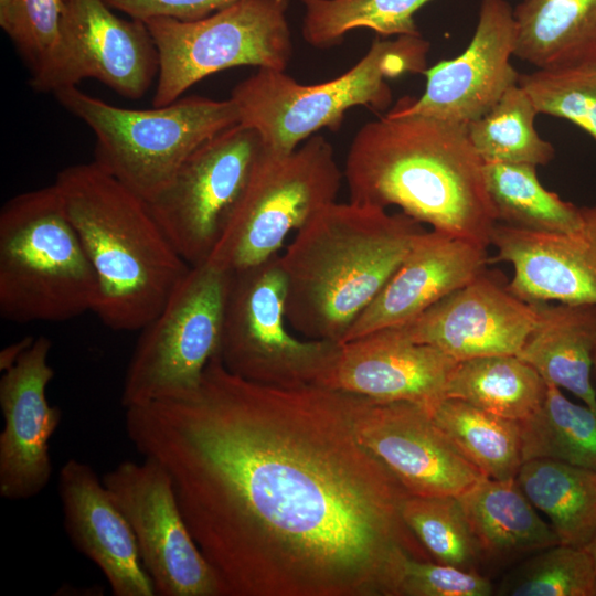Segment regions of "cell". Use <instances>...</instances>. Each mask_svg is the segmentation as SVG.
I'll list each match as a JSON object with an SVG mask.
<instances>
[{
    "instance_id": "cell-1",
    "label": "cell",
    "mask_w": 596,
    "mask_h": 596,
    "mask_svg": "<svg viewBox=\"0 0 596 596\" xmlns=\"http://www.w3.org/2000/svg\"><path fill=\"white\" fill-rule=\"evenodd\" d=\"M358 400L251 382L216 354L193 392L125 408L227 596H397L405 562L433 560L356 436Z\"/></svg>"
},
{
    "instance_id": "cell-2",
    "label": "cell",
    "mask_w": 596,
    "mask_h": 596,
    "mask_svg": "<svg viewBox=\"0 0 596 596\" xmlns=\"http://www.w3.org/2000/svg\"><path fill=\"white\" fill-rule=\"evenodd\" d=\"M343 178L350 202L395 205L434 231L490 245L498 216L466 125L387 111L356 131Z\"/></svg>"
},
{
    "instance_id": "cell-3",
    "label": "cell",
    "mask_w": 596,
    "mask_h": 596,
    "mask_svg": "<svg viewBox=\"0 0 596 596\" xmlns=\"http://www.w3.org/2000/svg\"><path fill=\"white\" fill-rule=\"evenodd\" d=\"M425 231L403 212L326 206L279 255L287 323L308 339L342 343Z\"/></svg>"
},
{
    "instance_id": "cell-4",
    "label": "cell",
    "mask_w": 596,
    "mask_h": 596,
    "mask_svg": "<svg viewBox=\"0 0 596 596\" xmlns=\"http://www.w3.org/2000/svg\"><path fill=\"white\" fill-rule=\"evenodd\" d=\"M54 184L96 274L94 312L113 330L142 329L191 266L149 203L96 162L66 167Z\"/></svg>"
},
{
    "instance_id": "cell-5",
    "label": "cell",
    "mask_w": 596,
    "mask_h": 596,
    "mask_svg": "<svg viewBox=\"0 0 596 596\" xmlns=\"http://www.w3.org/2000/svg\"><path fill=\"white\" fill-rule=\"evenodd\" d=\"M98 285L53 183L20 193L0 212V315L17 323L94 311Z\"/></svg>"
},
{
    "instance_id": "cell-6",
    "label": "cell",
    "mask_w": 596,
    "mask_h": 596,
    "mask_svg": "<svg viewBox=\"0 0 596 596\" xmlns=\"http://www.w3.org/2000/svg\"><path fill=\"white\" fill-rule=\"evenodd\" d=\"M429 43L422 35L375 38L345 73L320 84H302L285 71L258 68L231 93L240 124L255 129L267 150L288 153L322 128L338 130L355 106L382 110L392 100L387 79L424 74Z\"/></svg>"
},
{
    "instance_id": "cell-7",
    "label": "cell",
    "mask_w": 596,
    "mask_h": 596,
    "mask_svg": "<svg viewBox=\"0 0 596 596\" xmlns=\"http://www.w3.org/2000/svg\"><path fill=\"white\" fill-rule=\"evenodd\" d=\"M54 95L94 132L93 161L148 203L169 187L196 148L240 124L231 98L187 96L152 109H130L108 104L76 86Z\"/></svg>"
},
{
    "instance_id": "cell-8",
    "label": "cell",
    "mask_w": 596,
    "mask_h": 596,
    "mask_svg": "<svg viewBox=\"0 0 596 596\" xmlns=\"http://www.w3.org/2000/svg\"><path fill=\"white\" fill-rule=\"evenodd\" d=\"M342 178L333 147L321 135L288 153L265 149L207 262L235 273L278 255L292 231L336 202Z\"/></svg>"
},
{
    "instance_id": "cell-9",
    "label": "cell",
    "mask_w": 596,
    "mask_h": 596,
    "mask_svg": "<svg viewBox=\"0 0 596 596\" xmlns=\"http://www.w3.org/2000/svg\"><path fill=\"white\" fill-rule=\"evenodd\" d=\"M288 0H238L203 19L146 21L159 55L152 104H171L223 70L285 71L292 55Z\"/></svg>"
},
{
    "instance_id": "cell-10",
    "label": "cell",
    "mask_w": 596,
    "mask_h": 596,
    "mask_svg": "<svg viewBox=\"0 0 596 596\" xmlns=\"http://www.w3.org/2000/svg\"><path fill=\"white\" fill-rule=\"evenodd\" d=\"M230 278L207 260L191 266L161 311L139 330L124 377V408L198 389L220 353Z\"/></svg>"
},
{
    "instance_id": "cell-11",
    "label": "cell",
    "mask_w": 596,
    "mask_h": 596,
    "mask_svg": "<svg viewBox=\"0 0 596 596\" xmlns=\"http://www.w3.org/2000/svg\"><path fill=\"white\" fill-rule=\"evenodd\" d=\"M279 254L231 273L220 358L233 374L277 387L321 386L341 343L300 340L287 328Z\"/></svg>"
},
{
    "instance_id": "cell-12",
    "label": "cell",
    "mask_w": 596,
    "mask_h": 596,
    "mask_svg": "<svg viewBox=\"0 0 596 596\" xmlns=\"http://www.w3.org/2000/svg\"><path fill=\"white\" fill-rule=\"evenodd\" d=\"M265 149L255 129L242 124L228 127L196 148L169 187L149 203L190 266L212 254Z\"/></svg>"
},
{
    "instance_id": "cell-13",
    "label": "cell",
    "mask_w": 596,
    "mask_h": 596,
    "mask_svg": "<svg viewBox=\"0 0 596 596\" xmlns=\"http://www.w3.org/2000/svg\"><path fill=\"white\" fill-rule=\"evenodd\" d=\"M102 479L131 526L156 595L227 596L185 523L169 475L156 460L121 461Z\"/></svg>"
},
{
    "instance_id": "cell-14",
    "label": "cell",
    "mask_w": 596,
    "mask_h": 596,
    "mask_svg": "<svg viewBox=\"0 0 596 596\" xmlns=\"http://www.w3.org/2000/svg\"><path fill=\"white\" fill-rule=\"evenodd\" d=\"M103 0H64L60 38L31 86L55 93L95 78L126 98L142 97L159 72L146 22L117 17Z\"/></svg>"
},
{
    "instance_id": "cell-15",
    "label": "cell",
    "mask_w": 596,
    "mask_h": 596,
    "mask_svg": "<svg viewBox=\"0 0 596 596\" xmlns=\"http://www.w3.org/2000/svg\"><path fill=\"white\" fill-rule=\"evenodd\" d=\"M513 9L505 0H482L473 36L451 60L427 67L421 97H403L389 111L467 125L487 114L518 83Z\"/></svg>"
},
{
    "instance_id": "cell-16",
    "label": "cell",
    "mask_w": 596,
    "mask_h": 596,
    "mask_svg": "<svg viewBox=\"0 0 596 596\" xmlns=\"http://www.w3.org/2000/svg\"><path fill=\"white\" fill-rule=\"evenodd\" d=\"M354 426L409 496L457 497L483 477L416 404L359 396Z\"/></svg>"
},
{
    "instance_id": "cell-17",
    "label": "cell",
    "mask_w": 596,
    "mask_h": 596,
    "mask_svg": "<svg viewBox=\"0 0 596 596\" xmlns=\"http://www.w3.org/2000/svg\"><path fill=\"white\" fill-rule=\"evenodd\" d=\"M52 342L40 336L0 379V496L25 500L49 483L53 467L50 440L62 418L46 397L54 376L49 363Z\"/></svg>"
},
{
    "instance_id": "cell-18",
    "label": "cell",
    "mask_w": 596,
    "mask_h": 596,
    "mask_svg": "<svg viewBox=\"0 0 596 596\" xmlns=\"http://www.w3.org/2000/svg\"><path fill=\"white\" fill-rule=\"evenodd\" d=\"M538 318L526 302L483 272L397 329L455 361L517 355Z\"/></svg>"
},
{
    "instance_id": "cell-19",
    "label": "cell",
    "mask_w": 596,
    "mask_h": 596,
    "mask_svg": "<svg viewBox=\"0 0 596 596\" xmlns=\"http://www.w3.org/2000/svg\"><path fill=\"white\" fill-rule=\"evenodd\" d=\"M457 361L397 328L341 343L321 386L377 402H409L432 414L446 398Z\"/></svg>"
},
{
    "instance_id": "cell-20",
    "label": "cell",
    "mask_w": 596,
    "mask_h": 596,
    "mask_svg": "<svg viewBox=\"0 0 596 596\" xmlns=\"http://www.w3.org/2000/svg\"><path fill=\"white\" fill-rule=\"evenodd\" d=\"M573 232H541L498 222L490 245L497 260L512 265L507 288L530 302L596 305V205L583 206Z\"/></svg>"
},
{
    "instance_id": "cell-21",
    "label": "cell",
    "mask_w": 596,
    "mask_h": 596,
    "mask_svg": "<svg viewBox=\"0 0 596 596\" xmlns=\"http://www.w3.org/2000/svg\"><path fill=\"white\" fill-rule=\"evenodd\" d=\"M487 248L438 231L423 232L342 343L408 323L486 272Z\"/></svg>"
},
{
    "instance_id": "cell-22",
    "label": "cell",
    "mask_w": 596,
    "mask_h": 596,
    "mask_svg": "<svg viewBox=\"0 0 596 596\" xmlns=\"http://www.w3.org/2000/svg\"><path fill=\"white\" fill-rule=\"evenodd\" d=\"M63 522L73 545L106 577L115 596H156L126 517L93 467L67 460L58 473Z\"/></svg>"
},
{
    "instance_id": "cell-23",
    "label": "cell",
    "mask_w": 596,
    "mask_h": 596,
    "mask_svg": "<svg viewBox=\"0 0 596 596\" xmlns=\"http://www.w3.org/2000/svg\"><path fill=\"white\" fill-rule=\"evenodd\" d=\"M482 564L501 566L560 543L515 478H480L457 496Z\"/></svg>"
},
{
    "instance_id": "cell-24",
    "label": "cell",
    "mask_w": 596,
    "mask_h": 596,
    "mask_svg": "<svg viewBox=\"0 0 596 596\" xmlns=\"http://www.w3.org/2000/svg\"><path fill=\"white\" fill-rule=\"evenodd\" d=\"M538 318L518 356L544 380L596 409L592 383L596 305L534 304Z\"/></svg>"
},
{
    "instance_id": "cell-25",
    "label": "cell",
    "mask_w": 596,
    "mask_h": 596,
    "mask_svg": "<svg viewBox=\"0 0 596 596\" xmlns=\"http://www.w3.org/2000/svg\"><path fill=\"white\" fill-rule=\"evenodd\" d=\"M514 56L538 70L596 64V0H522Z\"/></svg>"
},
{
    "instance_id": "cell-26",
    "label": "cell",
    "mask_w": 596,
    "mask_h": 596,
    "mask_svg": "<svg viewBox=\"0 0 596 596\" xmlns=\"http://www.w3.org/2000/svg\"><path fill=\"white\" fill-rule=\"evenodd\" d=\"M550 520L560 543L587 547L596 538V470L552 459L524 461L515 477Z\"/></svg>"
},
{
    "instance_id": "cell-27",
    "label": "cell",
    "mask_w": 596,
    "mask_h": 596,
    "mask_svg": "<svg viewBox=\"0 0 596 596\" xmlns=\"http://www.w3.org/2000/svg\"><path fill=\"white\" fill-rule=\"evenodd\" d=\"M545 380L518 355H488L457 362L446 398L467 402L496 416L521 422L542 404Z\"/></svg>"
},
{
    "instance_id": "cell-28",
    "label": "cell",
    "mask_w": 596,
    "mask_h": 596,
    "mask_svg": "<svg viewBox=\"0 0 596 596\" xmlns=\"http://www.w3.org/2000/svg\"><path fill=\"white\" fill-rule=\"evenodd\" d=\"M455 447L491 479H513L522 465L519 422L457 398L443 400L430 414Z\"/></svg>"
},
{
    "instance_id": "cell-29",
    "label": "cell",
    "mask_w": 596,
    "mask_h": 596,
    "mask_svg": "<svg viewBox=\"0 0 596 596\" xmlns=\"http://www.w3.org/2000/svg\"><path fill=\"white\" fill-rule=\"evenodd\" d=\"M519 425L523 462L552 459L596 470V409L571 402L558 386L546 382L542 404Z\"/></svg>"
},
{
    "instance_id": "cell-30",
    "label": "cell",
    "mask_w": 596,
    "mask_h": 596,
    "mask_svg": "<svg viewBox=\"0 0 596 596\" xmlns=\"http://www.w3.org/2000/svg\"><path fill=\"white\" fill-rule=\"evenodd\" d=\"M485 179L498 222L541 232H573L584 222L583 206L546 190L533 164L485 163Z\"/></svg>"
},
{
    "instance_id": "cell-31",
    "label": "cell",
    "mask_w": 596,
    "mask_h": 596,
    "mask_svg": "<svg viewBox=\"0 0 596 596\" xmlns=\"http://www.w3.org/2000/svg\"><path fill=\"white\" fill-rule=\"evenodd\" d=\"M538 114L530 95L517 83L487 114L466 125L467 135L483 163L546 166L555 150L534 128Z\"/></svg>"
},
{
    "instance_id": "cell-32",
    "label": "cell",
    "mask_w": 596,
    "mask_h": 596,
    "mask_svg": "<svg viewBox=\"0 0 596 596\" xmlns=\"http://www.w3.org/2000/svg\"><path fill=\"white\" fill-rule=\"evenodd\" d=\"M304 7L301 34L313 47L341 44L355 29L380 36L421 35L414 15L432 0H299Z\"/></svg>"
},
{
    "instance_id": "cell-33",
    "label": "cell",
    "mask_w": 596,
    "mask_h": 596,
    "mask_svg": "<svg viewBox=\"0 0 596 596\" xmlns=\"http://www.w3.org/2000/svg\"><path fill=\"white\" fill-rule=\"evenodd\" d=\"M402 515L435 562L480 572L481 555L457 497L408 496Z\"/></svg>"
},
{
    "instance_id": "cell-34",
    "label": "cell",
    "mask_w": 596,
    "mask_h": 596,
    "mask_svg": "<svg viewBox=\"0 0 596 596\" xmlns=\"http://www.w3.org/2000/svg\"><path fill=\"white\" fill-rule=\"evenodd\" d=\"M505 596H596V562L586 547L558 543L525 558L501 582Z\"/></svg>"
},
{
    "instance_id": "cell-35",
    "label": "cell",
    "mask_w": 596,
    "mask_h": 596,
    "mask_svg": "<svg viewBox=\"0 0 596 596\" xmlns=\"http://www.w3.org/2000/svg\"><path fill=\"white\" fill-rule=\"evenodd\" d=\"M538 113L566 119L596 141V64L520 74Z\"/></svg>"
},
{
    "instance_id": "cell-36",
    "label": "cell",
    "mask_w": 596,
    "mask_h": 596,
    "mask_svg": "<svg viewBox=\"0 0 596 596\" xmlns=\"http://www.w3.org/2000/svg\"><path fill=\"white\" fill-rule=\"evenodd\" d=\"M64 0H0V25L32 75L50 61L60 38Z\"/></svg>"
},
{
    "instance_id": "cell-37",
    "label": "cell",
    "mask_w": 596,
    "mask_h": 596,
    "mask_svg": "<svg viewBox=\"0 0 596 596\" xmlns=\"http://www.w3.org/2000/svg\"><path fill=\"white\" fill-rule=\"evenodd\" d=\"M490 579L480 572L468 571L432 560L405 562L397 596H489Z\"/></svg>"
},
{
    "instance_id": "cell-38",
    "label": "cell",
    "mask_w": 596,
    "mask_h": 596,
    "mask_svg": "<svg viewBox=\"0 0 596 596\" xmlns=\"http://www.w3.org/2000/svg\"><path fill=\"white\" fill-rule=\"evenodd\" d=\"M113 10L143 22L152 19L193 21L203 19L238 0H103Z\"/></svg>"
},
{
    "instance_id": "cell-39",
    "label": "cell",
    "mask_w": 596,
    "mask_h": 596,
    "mask_svg": "<svg viewBox=\"0 0 596 596\" xmlns=\"http://www.w3.org/2000/svg\"><path fill=\"white\" fill-rule=\"evenodd\" d=\"M35 338L25 337L8 347L0 352V370L2 372L10 369L20 356L30 348Z\"/></svg>"
},
{
    "instance_id": "cell-40",
    "label": "cell",
    "mask_w": 596,
    "mask_h": 596,
    "mask_svg": "<svg viewBox=\"0 0 596 596\" xmlns=\"http://www.w3.org/2000/svg\"><path fill=\"white\" fill-rule=\"evenodd\" d=\"M586 549L592 553V555L594 556L595 562H596V538L593 540V542Z\"/></svg>"
},
{
    "instance_id": "cell-41",
    "label": "cell",
    "mask_w": 596,
    "mask_h": 596,
    "mask_svg": "<svg viewBox=\"0 0 596 596\" xmlns=\"http://www.w3.org/2000/svg\"><path fill=\"white\" fill-rule=\"evenodd\" d=\"M594 370L596 372V350H595V353H594Z\"/></svg>"
}]
</instances>
